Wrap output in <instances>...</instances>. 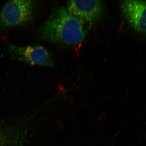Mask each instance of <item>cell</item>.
<instances>
[{
  "mask_svg": "<svg viewBox=\"0 0 146 146\" xmlns=\"http://www.w3.org/2000/svg\"><path fill=\"white\" fill-rule=\"evenodd\" d=\"M67 10L84 23L93 25L103 13L104 4L101 1H70Z\"/></svg>",
  "mask_w": 146,
  "mask_h": 146,
  "instance_id": "4",
  "label": "cell"
},
{
  "mask_svg": "<svg viewBox=\"0 0 146 146\" xmlns=\"http://www.w3.org/2000/svg\"><path fill=\"white\" fill-rule=\"evenodd\" d=\"M38 35L42 39L54 44H78L86 37L84 23L63 7L52 11L39 28Z\"/></svg>",
  "mask_w": 146,
  "mask_h": 146,
  "instance_id": "1",
  "label": "cell"
},
{
  "mask_svg": "<svg viewBox=\"0 0 146 146\" xmlns=\"http://www.w3.org/2000/svg\"><path fill=\"white\" fill-rule=\"evenodd\" d=\"M8 52L12 59L30 65L48 67L54 65V60L50 53L40 45L20 46L10 45Z\"/></svg>",
  "mask_w": 146,
  "mask_h": 146,
  "instance_id": "3",
  "label": "cell"
},
{
  "mask_svg": "<svg viewBox=\"0 0 146 146\" xmlns=\"http://www.w3.org/2000/svg\"><path fill=\"white\" fill-rule=\"evenodd\" d=\"M121 8L125 18L134 29L146 34V1H123Z\"/></svg>",
  "mask_w": 146,
  "mask_h": 146,
  "instance_id": "5",
  "label": "cell"
},
{
  "mask_svg": "<svg viewBox=\"0 0 146 146\" xmlns=\"http://www.w3.org/2000/svg\"><path fill=\"white\" fill-rule=\"evenodd\" d=\"M4 138L1 133H0V146H4Z\"/></svg>",
  "mask_w": 146,
  "mask_h": 146,
  "instance_id": "6",
  "label": "cell"
},
{
  "mask_svg": "<svg viewBox=\"0 0 146 146\" xmlns=\"http://www.w3.org/2000/svg\"><path fill=\"white\" fill-rule=\"evenodd\" d=\"M36 4L34 1L7 2L0 9V30L24 25L31 22L35 16Z\"/></svg>",
  "mask_w": 146,
  "mask_h": 146,
  "instance_id": "2",
  "label": "cell"
}]
</instances>
